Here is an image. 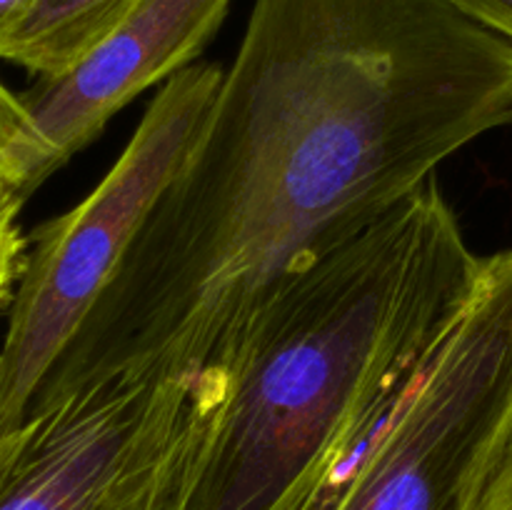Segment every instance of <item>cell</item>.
Here are the masks:
<instances>
[{
	"label": "cell",
	"mask_w": 512,
	"mask_h": 510,
	"mask_svg": "<svg viewBox=\"0 0 512 510\" xmlns=\"http://www.w3.org/2000/svg\"><path fill=\"white\" fill-rule=\"evenodd\" d=\"M510 125L512 43L450 0H255L193 145L33 405L125 373L193 380L290 273Z\"/></svg>",
	"instance_id": "1"
},
{
	"label": "cell",
	"mask_w": 512,
	"mask_h": 510,
	"mask_svg": "<svg viewBox=\"0 0 512 510\" xmlns=\"http://www.w3.org/2000/svg\"><path fill=\"white\" fill-rule=\"evenodd\" d=\"M483 270L430 178L290 273L190 380L155 510H308L413 388Z\"/></svg>",
	"instance_id": "2"
},
{
	"label": "cell",
	"mask_w": 512,
	"mask_h": 510,
	"mask_svg": "<svg viewBox=\"0 0 512 510\" xmlns=\"http://www.w3.org/2000/svg\"><path fill=\"white\" fill-rule=\"evenodd\" d=\"M223 75L215 63H190L165 80L103 180L33 233L0 345V435L25 425L45 378L183 163Z\"/></svg>",
	"instance_id": "3"
},
{
	"label": "cell",
	"mask_w": 512,
	"mask_h": 510,
	"mask_svg": "<svg viewBox=\"0 0 512 510\" xmlns=\"http://www.w3.org/2000/svg\"><path fill=\"white\" fill-rule=\"evenodd\" d=\"M512 415V248L378 430L325 478L308 510H465Z\"/></svg>",
	"instance_id": "4"
},
{
	"label": "cell",
	"mask_w": 512,
	"mask_h": 510,
	"mask_svg": "<svg viewBox=\"0 0 512 510\" xmlns=\"http://www.w3.org/2000/svg\"><path fill=\"white\" fill-rule=\"evenodd\" d=\"M190 380L113 375L33 405L0 510H155Z\"/></svg>",
	"instance_id": "5"
},
{
	"label": "cell",
	"mask_w": 512,
	"mask_h": 510,
	"mask_svg": "<svg viewBox=\"0 0 512 510\" xmlns=\"http://www.w3.org/2000/svg\"><path fill=\"white\" fill-rule=\"evenodd\" d=\"M228 8L230 0H133L73 65L20 95L28 123L0 155V178L28 200L135 95L195 63Z\"/></svg>",
	"instance_id": "6"
},
{
	"label": "cell",
	"mask_w": 512,
	"mask_h": 510,
	"mask_svg": "<svg viewBox=\"0 0 512 510\" xmlns=\"http://www.w3.org/2000/svg\"><path fill=\"white\" fill-rule=\"evenodd\" d=\"M133 0H28L0 35V60L38 78L60 73L93 48Z\"/></svg>",
	"instance_id": "7"
},
{
	"label": "cell",
	"mask_w": 512,
	"mask_h": 510,
	"mask_svg": "<svg viewBox=\"0 0 512 510\" xmlns=\"http://www.w3.org/2000/svg\"><path fill=\"white\" fill-rule=\"evenodd\" d=\"M23 203L25 198H20L13 188L0 185V313L13 303L28 255V240L20 230Z\"/></svg>",
	"instance_id": "8"
},
{
	"label": "cell",
	"mask_w": 512,
	"mask_h": 510,
	"mask_svg": "<svg viewBox=\"0 0 512 510\" xmlns=\"http://www.w3.org/2000/svg\"><path fill=\"white\" fill-rule=\"evenodd\" d=\"M465 510H512V415L475 478Z\"/></svg>",
	"instance_id": "9"
},
{
	"label": "cell",
	"mask_w": 512,
	"mask_h": 510,
	"mask_svg": "<svg viewBox=\"0 0 512 510\" xmlns=\"http://www.w3.org/2000/svg\"><path fill=\"white\" fill-rule=\"evenodd\" d=\"M450 3L475 23L512 43V0H450Z\"/></svg>",
	"instance_id": "10"
},
{
	"label": "cell",
	"mask_w": 512,
	"mask_h": 510,
	"mask_svg": "<svg viewBox=\"0 0 512 510\" xmlns=\"http://www.w3.org/2000/svg\"><path fill=\"white\" fill-rule=\"evenodd\" d=\"M28 123V113L20 95H15L8 85L0 80V155L20 138Z\"/></svg>",
	"instance_id": "11"
},
{
	"label": "cell",
	"mask_w": 512,
	"mask_h": 510,
	"mask_svg": "<svg viewBox=\"0 0 512 510\" xmlns=\"http://www.w3.org/2000/svg\"><path fill=\"white\" fill-rule=\"evenodd\" d=\"M25 5H28V0H0V35L18 18Z\"/></svg>",
	"instance_id": "12"
},
{
	"label": "cell",
	"mask_w": 512,
	"mask_h": 510,
	"mask_svg": "<svg viewBox=\"0 0 512 510\" xmlns=\"http://www.w3.org/2000/svg\"><path fill=\"white\" fill-rule=\"evenodd\" d=\"M0 185H8V183H5V180H3V178H0ZM8 188H10V185H8Z\"/></svg>",
	"instance_id": "13"
}]
</instances>
